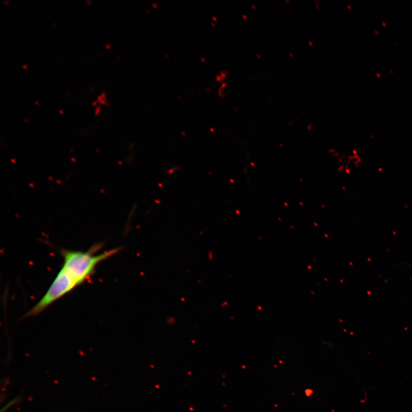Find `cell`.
Here are the masks:
<instances>
[{
    "mask_svg": "<svg viewBox=\"0 0 412 412\" xmlns=\"http://www.w3.org/2000/svg\"><path fill=\"white\" fill-rule=\"evenodd\" d=\"M22 67L24 68V69L27 68V64H23V65H22Z\"/></svg>",
    "mask_w": 412,
    "mask_h": 412,
    "instance_id": "cell-5",
    "label": "cell"
},
{
    "mask_svg": "<svg viewBox=\"0 0 412 412\" xmlns=\"http://www.w3.org/2000/svg\"><path fill=\"white\" fill-rule=\"evenodd\" d=\"M109 102L108 101H106L105 102V104H104V105H109Z\"/></svg>",
    "mask_w": 412,
    "mask_h": 412,
    "instance_id": "cell-6",
    "label": "cell"
},
{
    "mask_svg": "<svg viewBox=\"0 0 412 412\" xmlns=\"http://www.w3.org/2000/svg\"><path fill=\"white\" fill-rule=\"evenodd\" d=\"M20 400L21 399L20 398V397H17L15 399L11 400L10 402L7 404L5 407H3L2 408L1 412H5L7 410H9L10 407L15 406L16 404L19 403Z\"/></svg>",
    "mask_w": 412,
    "mask_h": 412,
    "instance_id": "cell-2",
    "label": "cell"
},
{
    "mask_svg": "<svg viewBox=\"0 0 412 412\" xmlns=\"http://www.w3.org/2000/svg\"><path fill=\"white\" fill-rule=\"evenodd\" d=\"M101 110V106L100 105H96L95 107V115H97L100 112Z\"/></svg>",
    "mask_w": 412,
    "mask_h": 412,
    "instance_id": "cell-3",
    "label": "cell"
},
{
    "mask_svg": "<svg viewBox=\"0 0 412 412\" xmlns=\"http://www.w3.org/2000/svg\"><path fill=\"white\" fill-rule=\"evenodd\" d=\"M97 103H98L97 101H94L93 102V103H92V104H93V105H97Z\"/></svg>",
    "mask_w": 412,
    "mask_h": 412,
    "instance_id": "cell-4",
    "label": "cell"
},
{
    "mask_svg": "<svg viewBox=\"0 0 412 412\" xmlns=\"http://www.w3.org/2000/svg\"><path fill=\"white\" fill-rule=\"evenodd\" d=\"M103 246V243H98L87 252L61 250L63 264L60 271L42 299L23 318L41 314L55 302L89 279L99 264L116 255L121 250L120 247L117 248L97 255Z\"/></svg>",
    "mask_w": 412,
    "mask_h": 412,
    "instance_id": "cell-1",
    "label": "cell"
},
{
    "mask_svg": "<svg viewBox=\"0 0 412 412\" xmlns=\"http://www.w3.org/2000/svg\"><path fill=\"white\" fill-rule=\"evenodd\" d=\"M35 104H39V101H35Z\"/></svg>",
    "mask_w": 412,
    "mask_h": 412,
    "instance_id": "cell-9",
    "label": "cell"
},
{
    "mask_svg": "<svg viewBox=\"0 0 412 412\" xmlns=\"http://www.w3.org/2000/svg\"><path fill=\"white\" fill-rule=\"evenodd\" d=\"M86 2L88 3H90L91 1V0H86Z\"/></svg>",
    "mask_w": 412,
    "mask_h": 412,
    "instance_id": "cell-10",
    "label": "cell"
},
{
    "mask_svg": "<svg viewBox=\"0 0 412 412\" xmlns=\"http://www.w3.org/2000/svg\"><path fill=\"white\" fill-rule=\"evenodd\" d=\"M3 2L5 3H8L9 2V1L8 0H4V1H3Z\"/></svg>",
    "mask_w": 412,
    "mask_h": 412,
    "instance_id": "cell-8",
    "label": "cell"
},
{
    "mask_svg": "<svg viewBox=\"0 0 412 412\" xmlns=\"http://www.w3.org/2000/svg\"><path fill=\"white\" fill-rule=\"evenodd\" d=\"M109 46H110L109 44H106V45H105L106 48H107V49H109Z\"/></svg>",
    "mask_w": 412,
    "mask_h": 412,
    "instance_id": "cell-7",
    "label": "cell"
}]
</instances>
